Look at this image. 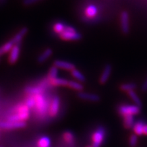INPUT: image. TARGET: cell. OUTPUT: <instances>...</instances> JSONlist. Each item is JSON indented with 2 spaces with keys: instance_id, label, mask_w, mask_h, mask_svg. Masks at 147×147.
<instances>
[{
  "instance_id": "e0dca14e",
  "label": "cell",
  "mask_w": 147,
  "mask_h": 147,
  "mask_svg": "<svg viewBox=\"0 0 147 147\" xmlns=\"http://www.w3.org/2000/svg\"><path fill=\"white\" fill-rule=\"evenodd\" d=\"M63 141L66 144L68 145H73L75 142V136L74 134L70 131H65L63 132V135H62Z\"/></svg>"
},
{
  "instance_id": "277c9868",
  "label": "cell",
  "mask_w": 147,
  "mask_h": 147,
  "mask_svg": "<svg viewBox=\"0 0 147 147\" xmlns=\"http://www.w3.org/2000/svg\"><path fill=\"white\" fill-rule=\"evenodd\" d=\"M27 126L25 122H14V121H0V129L5 130L19 129Z\"/></svg>"
},
{
  "instance_id": "6da1fadb",
  "label": "cell",
  "mask_w": 147,
  "mask_h": 147,
  "mask_svg": "<svg viewBox=\"0 0 147 147\" xmlns=\"http://www.w3.org/2000/svg\"><path fill=\"white\" fill-rule=\"evenodd\" d=\"M35 100H36V104L34 108H36V111L37 114L40 117H44L47 113H49V105L45 97L43 94H38L34 95Z\"/></svg>"
},
{
  "instance_id": "ba28073f",
  "label": "cell",
  "mask_w": 147,
  "mask_h": 147,
  "mask_svg": "<svg viewBox=\"0 0 147 147\" xmlns=\"http://www.w3.org/2000/svg\"><path fill=\"white\" fill-rule=\"evenodd\" d=\"M20 53H21V44L14 45L10 51L8 56V63L10 64L16 63L19 58Z\"/></svg>"
},
{
  "instance_id": "ac0fdd59",
  "label": "cell",
  "mask_w": 147,
  "mask_h": 147,
  "mask_svg": "<svg viewBox=\"0 0 147 147\" xmlns=\"http://www.w3.org/2000/svg\"><path fill=\"white\" fill-rule=\"evenodd\" d=\"M51 140L50 138L47 136H42L37 142L38 147H51Z\"/></svg>"
},
{
  "instance_id": "e575fe53",
  "label": "cell",
  "mask_w": 147,
  "mask_h": 147,
  "mask_svg": "<svg viewBox=\"0 0 147 147\" xmlns=\"http://www.w3.org/2000/svg\"><path fill=\"white\" fill-rule=\"evenodd\" d=\"M0 147H2V146H0Z\"/></svg>"
},
{
  "instance_id": "ffe728a7",
  "label": "cell",
  "mask_w": 147,
  "mask_h": 147,
  "mask_svg": "<svg viewBox=\"0 0 147 147\" xmlns=\"http://www.w3.org/2000/svg\"><path fill=\"white\" fill-rule=\"evenodd\" d=\"M144 123L142 121H138L137 122L135 123L133 127V129L134 133L136 136H142L143 135V129H144Z\"/></svg>"
},
{
  "instance_id": "8992f818",
  "label": "cell",
  "mask_w": 147,
  "mask_h": 147,
  "mask_svg": "<svg viewBox=\"0 0 147 147\" xmlns=\"http://www.w3.org/2000/svg\"><path fill=\"white\" fill-rule=\"evenodd\" d=\"M30 117V112L28 113H14L9 115L6 117L8 121H14V122H25Z\"/></svg>"
},
{
  "instance_id": "44dd1931",
  "label": "cell",
  "mask_w": 147,
  "mask_h": 147,
  "mask_svg": "<svg viewBox=\"0 0 147 147\" xmlns=\"http://www.w3.org/2000/svg\"><path fill=\"white\" fill-rule=\"evenodd\" d=\"M69 80L67 79H64L61 78H57L54 80L49 81L51 85L55 86V87H59V86H62V87H65L68 84Z\"/></svg>"
},
{
  "instance_id": "d6a6232c",
  "label": "cell",
  "mask_w": 147,
  "mask_h": 147,
  "mask_svg": "<svg viewBox=\"0 0 147 147\" xmlns=\"http://www.w3.org/2000/svg\"><path fill=\"white\" fill-rule=\"evenodd\" d=\"M143 134L145 136H147V124H144V129H143Z\"/></svg>"
},
{
  "instance_id": "9c48e42d",
  "label": "cell",
  "mask_w": 147,
  "mask_h": 147,
  "mask_svg": "<svg viewBox=\"0 0 147 147\" xmlns=\"http://www.w3.org/2000/svg\"><path fill=\"white\" fill-rule=\"evenodd\" d=\"M121 30L123 34H127L129 32V14L126 11H123L121 13Z\"/></svg>"
},
{
  "instance_id": "603a6c76",
  "label": "cell",
  "mask_w": 147,
  "mask_h": 147,
  "mask_svg": "<svg viewBox=\"0 0 147 147\" xmlns=\"http://www.w3.org/2000/svg\"><path fill=\"white\" fill-rule=\"evenodd\" d=\"M67 87L70 89L75 90L77 91H82L84 89V86L82 85V83L79 82L74 81V80H69L68 84H67Z\"/></svg>"
},
{
  "instance_id": "7402d4cb",
  "label": "cell",
  "mask_w": 147,
  "mask_h": 147,
  "mask_svg": "<svg viewBox=\"0 0 147 147\" xmlns=\"http://www.w3.org/2000/svg\"><path fill=\"white\" fill-rule=\"evenodd\" d=\"M135 124L134 116L127 115L123 117V125L126 129L133 128Z\"/></svg>"
},
{
  "instance_id": "f546056e",
  "label": "cell",
  "mask_w": 147,
  "mask_h": 147,
  "mask_svg": "<svg viewBox=\"0 0 147 147\" xmlns=\"http://www.w3.org/2000/svg\"><path fill=\"white\" fill-rule=\"evenodd\" d=\"M138 136L136 134H133L129 138V144L131 147H135L136 146L138 143Z\"/></svg>"
},
{
  "instance_id": "1f68e13d",
  "label": "cell",
  "mask_w": 147,
  "mask_h": 147,
  "mask_svg": "<svg viewBox=\"0 0 147 147\" xmlns=\"http://www.w3.org/2000/svg\"><path fill=\"white\" fill-rule=\"evenodd\" d=\"M141 90H142V91L143 92V93H146V92L147 91V78L146 80H145L144 83H143L142 88H141Z\"/></svg>"
},
{
  "instance_id": "484cf974",
  "label": "cell",
  "mask_w": 147,
  "mask_h": 147,
  "mask_svg": "<svg viewBox=\"0 0 147 147\" xmlns=\"http://www.w3.org/2000/svg\"><path fill=\"white\" fill-rule=\"evenodd\" d=\"M58 69H59L55 65H53L52 67H51V68L49 69V73H48V78H49V81L57 78Z\"/></svg>"
},
{
  "instance_id": "4316f807",
  "label": "cell",
  "mask_w": 147,
  "mask_h": 147,
  "mask_svg": "<svg viewBox=\"0 0 147 147\" xmlns=\"http://www.w3.org/2000/svg\"><path fill=\"white\" fill-rule=\"evenodd\" d=\"M127 94L129 96L130 98L131 99V100L134 102V104H135L136 105L139 106V107H140V106H142V102H141V101L140 100L139 97L138 96V95L135 93V91H129L127 92Z\"/></svg>"
},
{
  "instance_id": "836d02e7",
  "label": "cell",
  "mask_w": 147,
  "mask_h": 147,
  "mask_svg": "<svg viewBox=\"0 0 147 147\" xmlns=\"http://www.w3.org/2000/svg\"><path fill=\"white\" fill-rule=\"evenodd\" d=\"M87 147H91V146H87Z\"/></svg>"
},
{
  "instance_id": "d6986e66",
  "label": "cell",
  "mask_w": 147,
  "mask_h": 147,
  "mask_svg": "<svg viewBox=\"0 0 147 147\" xmlns=\"http://www.w3.org/2000/svg\"><path fill=\"white\" fill-rule=\"evenodd\" d=\"M14 43L11 40L7 42H5L3 45H1L0 47V57L2 56V55L5 54V53L10 52L11 49H12V47H14Z\"/></svg>"
},
{
  "instance_id": "7a4b0ae2",
  "label": "cell",
  "mask_w": 147,
  "mask_h": 147,
  "mask_svg": "<svg viewBox=\"0 0 147 147\" xmlns=\"http://www.w3.org/2000/svg\"><path fill=\"white\" fill-rule=\"evenodd\" d=\"M106 136V130L104 127H98L92 136L91 147H100L104 142Z\"/></svg>"
},
{
  "instance_id": "f1b7e54d",
  "label": "cell",
  "mask_w": 147,
  "mask_h": 147,
  "mask_svg": "<svg viewBox=\"0 0 147 147\" xmlns=\"http://www.w3.org/2000/svg\"><path fill=\"white\" fill-rule=\"evenodd\" d=\"M24 104L25 106H27L29 109L34 108L35 104H36V100H35L34 95H29L26 100H25Z\"/></svg>"
},
{
  "instance_id": "30bf717a",
  "label": "cell",
  "mask_w": 147,
  "mask_h": 147,
  "mask_svg": "<svg viewBox=\"0 0 147 147\" xmlns=\"http://www.w3.org/2000/svg\"><path fill=\"white\" fill-rule=\"evenodd\" d=\"M53 65L56 66L58 69H65V70L67 71H71L73 70L74 69H75L74 64L72 63H70V62L65 61H62V60H55L53 63Z\"/></svg>"
},
{
  "instance_id": "3957f363",
  "label": "cell",
  "mask_w": 147,
  "mask_h": 147,
  "mask_svg": "<svg viewBox=\"0 0 147 147\" xmlns=\"http://www.w3.org/2000/svg\"><path fill=\"white\" fill-rule=\"evenodd\" d=\"M118 113L121 116H134L140 113V107L136 105H121L118 108Z\"/></svg>"
},
{
  "instance_id": "cb8c5ba5",
  "label": "cell",
  "mask_w": 147,
  "mask_h": 147,
  "mask_svg": "<svg viewBox=\"0 0 147 147\" xmlns=\"http://www.w3.org/2000/svg\"><path fill=\"white\" fill-rule=\"evenodd\" d=\"M71 76L74 77V78L75 79H76V80H78V81L82 82H85V80H86L85 76H84V75L83 74L80 72L78 69H77L76 68L74 69L73 70L71 71Z\"/></svg>"
},
{
  "instance_id": "d4e9b609",
  "label": "cell",
  "mask_w": 147,
  "mask_h": 147,
  "mask_svg": "<svg viewBox=\"0 0 147 147\" xmlns=\"http://www.w3.org/2000/svg\"><path fill=\"white\" fill-rule=\"evenodd\" d=\"M136 84L134 83V82H129V83H124L121 84L120 86V89L122 91L129 92L131 91H134V89H136Z\"/></svg>"
},
{
  "instance_id": "4fadbf2b",
  "label": "cell",
  "mask_w": 147,
  "mask_h": 147,
  "mask_svg": "<svg viewBox=\"0 0 147 147\" xmlns=\"http://www.w3.org/2000/svg\"><path fill=\"white\" fill-rule=\"evenodd\" d=\"M27 32H28V28L26 27H24L22 29H20V30L17 32V34L14 35V36L11 39V40H12V42L14 43V45L21 44V41L23 40L24 37L26 36Z\"/></svg>"
},
{
  "instance_id": "7c38bea8",
  "label": "cell",
  "mask_w": 147,
  "mask_h": 147,
  "mask_svg": "<svg viewBox=\"0 0 147 147\" xmlns=\"http://www.w3.org/2000/svg\"><path fill=\"white\" fill-rule=\"evenodd\" d=\"M45 90V87L44 85L39 86H28L24 89L25 93L29 95H36L42 94Z\"/></svg>"
},
{
  "instance_id": "4dcf8cb0",
  "label": "cell",
  "mask_w": 147,
  "mask_h": 147,
  "mask_svg": "<svg viewBox=\"0 0 147 147\" xmlns=\"http://www.w3.org/2000/svg\"><path fill=\"white\" fill-rule=\"evenodd\" d=\"M40 1H42V0H23V3L25 5H30L35 4V3L39 2Z\"/></svg>"
},
{
  "instance_id": "52a82bcc",
  "label": "cell",
  "mask_w": 147,
  "mask_h": 147,
  "mask_svg": "<svg viewBox=\"0 0 147 147\" xmlns=\"http://www.w3.org/2000/svg\"><path fill=\"white\" fill-rule=\"evenodd\" d=\"M59 38L63 40L66 41H78L81 40L82 35L80 33L75 31V32H63L59 35Z\"/></svg>"
},
{
  "instance_id": "5bb4252c",
  "label": "cell",
  "mask_w": 147,
  "mask_h": 147,
  "mask_svg": "<svg viewBox=\"0 0 147 147\" xmlns=\"http://www.w3.org/2000/svg\"><path fill=\"white\" fill-rule=\"evenodd\" d=\"M112 72V66L110 64H108L106 65L105 67H104V69H103L102 74H101L100 80H99V82L101 84H104L106 83V82L108 81V80L109 79L110 74H111Z\"/></svg>"
},
{
  "instance_id": "83f0119b",
  "label": "cell",
  "mask_w": 147,
  "mask_h": 147,
  "mask_svg": "<svg viewBox=\"0 0 147 147\" xmlns=\"http://www.w3.org/2000/svg\"><path fill=\"white\" fill-rule=\"evenodd\" d=\"M65 25H65V24L63 23H61V22H57V23H55L54 25H53V31H54L56 34L59 35L64 31Z\"/></svg>"
},
{
  "instance_id": "5b68a950",
  "label": "cell",
  "mask_w": 147,
  "mask_h": 147,
  "mask_svg": "<svg viewBox=\"0 0 147 147\" xmlns=\"http://www.w3.org/2000/svg\"><path fill=\"white\" fill-rule=\"evenodd\" d=\"M60 110V98L58 95H55L51 100L49 109V115L52 118L57 117Z\"/></svg>"
},
{
  "instance_id": "2e32d148",
  "label": "cell",
  "mask_w": 147,
  "mask_h": 147,
  "mask_svg": "<svg viewBox=\"0 0 147 147\" xmlns=\"http://www.w3.org/2000/svg\"><path fill=\"white\" fill-rule=\"evenodd\" d=\"M98 12V9H97L96 5L93 4H90L86 8L85 11H84V13L87 17L92 18H94L96 16Z\"/></svg>"
},
{
  "instance_id": "8fae6325",
  "label": "cell",
  "mask_w": 147,
  "mask_h": 147,
  "mask_svg": "<svg viewBox=\"0 0 147 147\" xmlns=\"http://www.w3.org/2000/svg\"><path fill=\"white\" fill-rule=\"evenodd\" d=\"M78 97L81 100L89 101V102H97L100 100V97L98 95L94 94V93H89L86 92L80 91L78 93Z\"/></svg>"
},
{
  "instance_id": "9a60e30c",
  "label": "cell",
  "mask_w": 147,
  "mask_h": 147,
  "mask_svg": "<svg viewBox=\"0 0 147 147\" xmlns=\"http://www.w3.org/2000/svg\"><path fill=\"white\" fill-rule=\"evenodd\" d=\"M53 51L51 48H47L45 51H44L37 59V61L39 63H43L47 61L49 57L52 56Z\"/></svg>"
}]
</instances>
